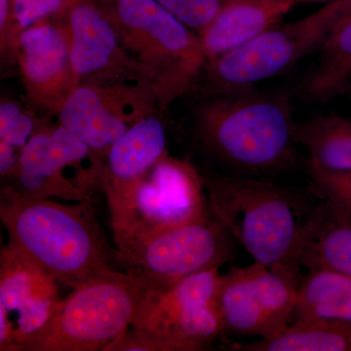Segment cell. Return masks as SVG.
<instances>
[{
  "label": "cell",
  "instance_id": "1",
  "mask_svg": "<svg viewBox=\"0 0 351 351\" xmlns=\"http://www.w3.org/2000/svg\"><path fill=\"white\" fill-rule=\"evenodd\" d=\"M0 219L10 247L44 274L71 288L119 270L91 201L68 206L34 199L2 184Z\"/></svg>",
  "mask_w": 351,
  "mask_h": 351
},
{
  "label": "cell",
  "instance_id": "2",
  "mask_svg": "<svg viewBox=\"0 0 351 351\" xmlns=\"http://www.w3.org/2000/svg\"><path fill=\"white\" fill-rule=\"evenodd\" d=\"M208 202L255 262L301 283L299 250L318 203L271 182L200 171Z\"/></svg>",
  "mask_w": 351,
  "mask_h": 351
},
{
  "label": "cell",
  "instance_id": "3",
  "mask_svg": "<svg viewBox=\"0 0 351 351\" xmlns=\"http://www.w3.org/2000/svg\"><path fill=\"white\" fill-rule=\"evenodd\" d=\"M295 123L287 95L253 86L205 97L193 114L200 145L221 162L248 173L297 165Z\"/></svg>",
  "mask_w": 351,
  "mask_h": 351
},
{
  "label": "cell",
  "instance_id": "4",
  "mask_svg": "<svg viewBox=\"0 0 351 351\" xmlns=\"http://www.w3.org/2000/svg\"><path fill=\"white\" fill-rule=\"evenodd\" d=\"M132 69L156 95L157 110L197 89L207 66L200 36L156 0H114L103 6Z\"/></svg>",
  "mask_w": 351,
  "mask_h": 351
},
{
  "label": "cell",
  "instance_id": "5",
  "mask_svg": "<svg viewBox=\"0 0 351 351\" xmlns=\"http://www.w3.org/2000/svg\"><path fill=\"white\" fill-rule=\"evenodd\" d=\"M147 293L140 277L120 270L87 281L22 351H103L131 327Z\"/></svg>",
  "mask_w": 351,
  "mask_h": 351
},
{
  "label": "cell",
  "instance_id": "6",
  "mask_svg": "<svg viewBox=\"0 0 351 351\" xmlns=\"http://www.w3.org/2000/svg\"><path fill=\"white\" fill-rule=\"evenodd\" d=\"M351 17V0H331L295 22L274 27L257 38L207 64L201 88L210 97L274 77L304 57L318 52L335 31Z\"/></svg>",
  "mask_w": 351,
  "mask_h": 351
},
{
  "label": "cell",
  "instance_id": "7",
  "mask_svg": "<svg viewBox=\"0 0 351 351\" xmlns=\"http://www.w3.org/2000/svg\"><path fill=\"white\" fill-rule=\"evenodd\" d=\"M234 239L211 207L195 218L117 247L120 267L161 291L234 258Z\"/></svg>",
  "mask_w": 351,
  "mask_h": 351
},
{
  "label": "cell",
  "instance_id": "8",
  "mask_svg": "<svg viewBox=\"0 0 351 351\" xmlns=\"http://www.w3.org/2000/svg\"><path fill=\"white\" fill-rule=\"evenodd\" d=\"M156 112L154 88L138 80L77 85L57 115L59 123L91 149L101 168L110 147L134 124Z\"/></svg>",
  "mask_w": 351,
  "mask_h": 351
},
{
  "label": "cell",
  "instance_id": "9",
  "mask_svg": "<svg viewBox=\"0 0 351 351\" xmlns=\"http://www.w3.org/2000/svg\"><path fill=\"white\" fill-rule=\"evenodd\" d=\"M200 171L166 154L134 193L112 232L117 247L195 218L209 207Z\"/></svg>",
  "mask_w": 351,
  "mask_h": 351
},
{
  "label": "cell",
  "instance_id": "10",
  "mask_svg": "<svg viewBox=\"0 0 351 351\" xmlns=\"http://www.w3.org/2000/svg\"><path fill=\"white\" fill-rule=\"evenodd\" d=\"M299 284L255 262L221 276L217 306L225 332L269 339L292 321Z\"/></svg>",
  "mask_w": 351,
  "mask_h": 351
},
{
  "label": "cell",
  "instance_id": "11",
  "mask_svg": "<svg viewBox=\"0 0 351 351\" xmlns=\"http://www.w3.org/2000/svg\"><path fill=\"white\" fill-rule=\"evenodd\" d=\"M218 270L193 274L165 290H147L131 327L209 350L225 332L216 302Z\"/></svg>",
  "mask_w": 351,
  "mask_h": 351
},
{
  "label": "cell",
  "instance_id": "12",
  "mask_svg": "<svg viewBox=\"0 0 351 351\" xmlns=\"http://www.w3.org/2000/svg\"><path fill=\"white\" fill-rule=\"evenodd\" d=\"M10 55L29 104L55 115L76 87L68 25L62 16L40 21L16 36Z\"/></svg>",
  "mask_w": 351,
  "mask_h": 351
},
{
  "label": "cell",
  "instance_id": "13",
  "mask_svg": "<svg viewBox=\"0 0 351 351\" xmlns=\"http://www.w3.org/2000/svg\"><path fill=\"white\" fill-rule=\"evenodd\" d=\"M85 159L96 162L91 149L75 134L60 123L56 127L41 124L3 184L34 199L91 201L85 189L64 175L69 166L80 169Z\"/></svg>",
  "mask_w": 351,
  "mask_h": 351
},
{
  "label": "cell",
  "instance_id": "14",
  "mask_svg": "<svg viewBox=\"0 0 351 351\" xmlns=\"http://www.w3.org/2000/svg\"><path fill=\"white\" fill-rule=\"evenodd\" d=\"M60 16L68 25L76 86L140 80L103 6L93 0H69Z\"/></svg>",
  "mask_w": 351,
  "mask_h": 351
},
{
  "label": "cell",
  "instance_id": "15",
  "mask_svg": "<svg viewBox=\"0 0 351 351\" xmlns=\"http://www.w3.org/2000/svg\"><path fill=\"white\" fill-rule=\"evenodd\" d=\"M167 132L156 112L126 131L101 161L99 184L107 197L112 228L119 225L134 193L154 164L168 154Z\"/></svg>",
  "mask_w": 351,
  "mask_h": 351
},
{
  "label": "cell",
  "instance_id": "16",
  "mask_svg": "<svg viewBox=\"0 0 351 351\" xmlns=\"http://www.w3.org/2000/svg\"><path fill=\"white\" fill-rule=\"evenodd\" d=\"M57 284L10 247L1 249L0 317L18 314L6 351H21L49 322L62 301Z\"/></svg>",
  "mask_w": 351,
  "mask_h": 351
},
{
  "label": "cell",
  "instance_id": "17",
  "mask_svg": "<svg viewBox=\"0 0 351 351\" xmlns=\"http://www.w3.org/2000/svg\"><path fill=\"white\" fill-rule=\"evenodd\" d=\"M293 6V0L277 3L226 0L216 17L199 34L207 64L276 27Z\"/></svg>",
  "mask_w": 351,
  "mask_h": 351
},
{
  "label": "cell",
  "instance_id": "18",
  "mask_svg": "<svg viewBox=\"0 0 351 351\" xmlns=\"http://www.w3.org/2000/svg\"><path fill=\"white\" fill-rule=\"evenodd\" d=\"M299 265L308 271L351 276V213L331 200L318 202L302 237Z\"/></svg>",
  "mask_w": 351,
  "mask_h": 351
},
{
  "label": "cell",
  "instance_id": "19",
  "mask_svg": "<svg viewBox=\"0 0 351 351\" xmlns=\"http://www.w3.org/2000/svg\"><path fill=\"white\" fill-rule=\"evenodd\" d=\"M317 53V60L295 85V95L306 103L326 105L351 93V17Z\"/></svg>",
  "mask_w": 351,
  "mask_h": 351
},
{
  "label": "cell",
  "instance_id": "20",
  "mask_svg": "<svg viewBox=\"0 0 351 351\" xmlns=\"http://www.w3.org/2000/svg\"><path fill=\"white\" fill-rule=\"evenodd\" d=\"M326 319L351 323V276L313 270L298 288L292 321Z\"/></svg>",
  "mask_w": 351,
  "mask_h": 351
},
{
  "label": "cell",
  "instance_id": "21",
  "mask_svg": "<svg viewBox=\"0 0 351 351\" xmlns=\"http://www.w3.org/2000/svg\"><path fill=\"white\" fill-rule=\"evenodd\" d=\"M237 351H351V323L297 321L269 339L230 346Z\"/></svg>",
  "mask_w": 351,
  "mask_h": 351
},
{
  "label": "cell",
  "instance_id": "22",
  "mask_svg": "<svg viewBox=\"0 0 351 351\" xmlns=\"http://www.w3.org/2000/svg\"><path fill=\"white\" fill-rule=\"evenodd\" d=\"M295 138L320 167L351 171V119L321 115L295 123Z\"/></svg>",
  "mask_w": 351,
  "mask_h": 351
},
{
  "label": "cell",
  "instance_id": "23",
  "mask_svg": "<svg viewBox=\"0 0 351 351\" xmlns=\"http://www.w3.org/2000/svg\"><path fill=\"white\" fill-rule=\"evenodd\" d=\"M41 123L36 114L16 101L2 98L0 104V175L7 177L18 162L21 152Z\"/></svg>",
  "mask_w": 351,
  "mask_h": 351
},
{
  "label": "cell",
  "instance_id": "24",
  "mask_svg": "<svg viewBox=\"0 0 351 351\" xmlns=\"http://www.w3.org/2000/svg\"><path fill=\"white\" fill-rule=\"evenodd\" d=\"M302 166L316 196L331 200L351 213V171L324 169L309 158L302 159Z\"/></svg>",
  "mask_w": 351,
  "mask_h": 351
},
{
  "label": "cell",
  "instance_id": "25",
  "mask_svg": "<svg viewBox=\"0 0 351 351\" xmlns=\"http://www.w3.org/2000/svg\"><path fill=\"white\" fill-rule=\"evenodd\" d=\"M68 1L69 0H10L7 55L10 54L11 44L21 32L40 21L61 15Z\"/></svg>",
  "mask_w": 351,
  "mask_h": 351
},
{
  "label": "cell",
  "instance_id": "26",
  "mask_svg": "<svg viewBox=\"0 0 351 351\" xmlns=\"http://www.w3.org/2000/svg\"><path fill=\"white\" fill-rule=\"evenodd\" d=\"M103 351H201L200 348L181 339L168 338L130 327Z\"/></svg>",
  "mask_w": 351,
  "mask_h": 351
},
{
  "label": "cell",
  "instance_id": "27",
  "mask_svg": "<svg viewBox=\"0 0 351 351\" xmlns=\"http://www.w3.org/2000/svg\"><path fill=\"white\" fill-rule=\"evenodd\" d=\"M176 19L198 36L225 4L226 0H156Z\"/></svg>",
  "mask_w": 351,
  "mask_h": 351
},
{
  "label": "cell",
  "instance_id": "28",
  "mask_svg": "<svg viewBox=\"0 0 351 351\" xmlns=\"http://www.w3.org/2000/svg\"><path fill=\"white\" fill-rule=\"evenodd\" d=\"M243 1L261 2V3H277V2L288 1V0H243Z\"/></svg>",
  "mask_w": 351,
  "mask_h": 351
},
{
  "label": "cell",
  "instance_id": "29",
  "mask_svg": "<svg viewBox=\"0 0 351 351\" xmlns=\"http://www.w3.org/2000/svg\"><path fill=\"white\" fill-rule=\"evenodd\" d=\"M313 1H331V0H293L295 5L297 3H301V2H313Z\"/></svg>",
  "mask_w": 351,
  "mask_h": 351
}]
</instances>
